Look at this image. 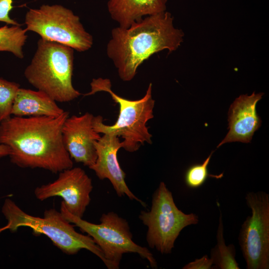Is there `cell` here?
Returning a JSON list of instances; mask_svg holds the SVG:
<instances>
[{"label": "cell", "mask_w": 269, "mask_h": 269, "mask_svg": "<svg viewBox=\"0 0 269 269\" xmlns=\"http://www.w3.org/2000/svg\"><path fill=\"white\" fill-rule=\"evenodd\" d=\"M69 112L58 117H10L0 123V144L10 149V161L21 168H42L54 173L73 167L62 140Z\"/></svg>", "instance_id": "6da1fadb"}, {"label": "cell", "mask_w": 269, "mask_h": 269, "mask_svg": "<svg viewBox=\"0 0 269 269\" xmlns=\"http://www.w3.org/2000/svg\"><path fill=\"white\" fill-rule=\"evenodd\" d=\"M184 32L173 25V17L164 11L144 16L128 28L118 26L111 31L106 52L120 79L132 80L138 68L153 54L164 50H176Z\"/></svg>", "instance_id": "7a4b0ae2"}, {"label": "cell", "mask_w": 269, "mask_h": 269, "mask_svg": "<svg viewBox=\"0 0 269 269\" xmlns=\"http://www.w3.org/2000/svg\"><path fill=\"white\" fill-rule=\"evenodd\" d=\"M90 86L91 91L84 96L92 95L99 92H108L120 108L118 119L113 125L104 124L101 116L94 117L93 126L96 132L103 134L111 133L122 137V148L128 152L137 151L145 142L152 143V135L146 126L147 122L154 117L153 109L155 101L152 97L151 83L144 96L136 100H128L115 93L109 79H93Z\"/></svg>", "instance_id": "3957f363"}, {"label": "cell", "mask_w": 269, "mask_h": 269, "mask_svg": "<svg viewBox=\"0 0 269 269\" xmlns=\"http://www.w3.org/2000/svg\"><path fill=\"white\" fill-rule=\"evenodd\" d=\"M74 49L40 38L24 75L29 84L56 102H70L81 93L72 84Z\"/></svg>", "instance_id": "277c9868"}, {"label": "cell", "mask_w": 269, "mask_h": 269, "mask_svg": "<svg viewBox=\"0 0 269 269\" xmlns=\"http://www.w3.org/2000/svg\"><path fill=\"white\" fill-rule=\"evenodd\" d=\"M1 212L7 224L0 227V233L8 230L15 232L20 227H28L35 236L44 235L53 245L68 255L77 254L81 250L89 251L104 263V255L93 239L77 232L60 211L54 208L46 210L43 217L34 216L23 211L11 199L6 198Z\"/></svg>", "instance_id": "5b68a950"}, {"label": "cell", "mask_w": 269, "mask_h": 269, "mask_svg": "<svg viewBox=\"0 0 269 269\" xmlns=\"http://www.w3.org/2000/svg\"><path fill=\"white\" fill-rule=\"evenodd\" d=\"M60 211L70 223L78 227L90 236L101 250L105 265L109 269H118L125 253H136L148 261L152 268L157 267L152 254L146 247H141L133 240V234L127 221L114 212L103 214L100 224H94L71 214L62 202Z\"/></svg>", "instance_id": "8992f818"}, {"label": "cell", "mask_w": 269, "mask_h": 269, "mask_svg": "<svg viewBox=\"0 0 269 269\" xmlns=\"http://www.w3.org/2000/svg\"><path fill=\"white\" fill-rule=\"evenodd\" d=\"M138 217L147 227L148 246L162 254H170L181 231L199 222L196 214H185L177 208L171 192L163 182L154 192L150 210L141 211Z\"/></svg>", "instance_id": "52a82bcc"}, {"label": "cell", "mask_w": 269, "mask_h": 269, "mask_svg": "<svg viewBox=\"0 0 269 269\" xmlns=\"http://www.w3.org/2000/svg\"><path fill=\"white\" fill-rule=\"evenodd\" d=\"M26 30L34 32L45 40L59 43L79 52L90 49L93 44L91 34L79 17L59 4H43L30 8L25 16Z\"/></svg>", "instance_id": "ba28073f"}, {"label": "cell", "mask_w": 269, "mask_h": 269, "mask_svg": "<svg viewBox=\"0 0 269 269\" xmlns=\"http://www.w3.org/2000/svg\"><path fill=\"white\" fill-rule=\"evenodd\" d=\"M252 214L242 224L238 240L247 269H269V195L249 192L245 197Z\"/></svg>", "instance_id": "9c48e42d"}, {"label": "cell", "mask_w": 269, "mask_h": 269, "mask_svg": "<svg viewBox=\"0 0 269 269\" xmlns=\"http://www.w3.org/2000/svg\"><path fill=\"white\" fill-rule=\"evenodd\" d=\"M93 188L92 179L85 170L72 167L60 172L53 182L37 187L34 194L41 201L52 197H61L71 214L82 218L90 203Z\"/></svg>", "instance_id": "30bf717a"}, {"label": "cell", "mask_w": 269, "mask_h": 269, "mask_svg": "<svg viewBox=\"0 0 269 269\" xmlns=\"http://www.w3.org/2000/svg\"><path fill=\"white\" fill-rule=\"evenodd\" d=\"M94 117L88 112L68 117L62 129L63 142L71 159L89 168L96 160L95 142L101 136L93 128Z\"/></svg>", "instance_id": "8fae6325"}, {"label": "cell", "mask_w": 269, "mask_h": 269, "mask_svg": "<svg viewBox=\"0 0 269 269\" xmlns=\"http://www.w3.org/2000/svg\"><path fill=\"white\" fill-rule=\"evenodd\" d=\"M122 146L118 135L111 133L103 134L95 142L97 157L95 163L89 168L95 172L100 179H108L118 196H127L145 207L146 204L132 193L125 181L126 173L121 168L117 158V152Z\"/></svg>", "instance_id": "7c38bea8"}, {"label": "cell", "mask_w": 269, "mask_h": 269, "mask_svg": "<svg viewBox=\"0 0 269 269\" xmlns=\"http://www.w3.org/2000/svg\"><path fill=\"white\" fill-rule=\"evenodd\" d=\"M263 95L253 92L251 95H241L235 100L228 112L229 131L217 148L231 142H250L254 133L262 124L256 106Z\"/></svg>", "instance_id": "4fadbf2b"}, {"label": "cell", "mask_w": 269, "mask_h": 269, "mask_svg": "<svg viewBox=\"0 0 269 269\" xmlns=\"http://www.w3.org/2000/svg\"><path fill=\"white\" fill-rule=\"evenodd\" d=\"M167 0H109L111 18L122 28H128L144 16L166 11Z\"/></svg>", "instance_id": "5bb4252c"}, {"label": "cell", "mask_w": 269, "mask_h": 269, "mask_svg": "<svg viewBox=\"0 0 269 269\" xmlns=\"http://www.w3.org/2000/svg\"><path fill=\"white\" fill-rule=\"evenodd\" d=\"M46 93L19 88L14 99L11 115L17 117H58L65 111Z\"/></svg>", "instance_id": "9a60e30c"}, {"label": "cell", "mask_w": 269, "mask_h": 269, "mask_svg": "<svg viewBox=\"0 0 269 269\" xmlns=\"http://www.w3.org/2000/svg\"><path fill=\"white\" fill-rule=\"evenodd\" d=\"M217 244L210 251L213 269H240L236 260V249L232 244L227 246L224 237V225L222 213L220 212L219 224L216 234Z\"/></svg>", "instance_id": "2e32d148"}, {"label": "cell", "mask_w": 269, "mask_h": 269, "mask_svg": "<svg viewBox=\"0 0 269 269\" xmlns=\"http://www.w3.org/2000/svg\"><path fill=\"white\" fill-rule=\"evenodd\" d=\"M26 29L20 25H5L0 27V51L12 53L18 58L24 57L23 47L27 38Z\"/></svg>", "instance_id": "e0dca14e"}, {"label": "cell", "mask_w": 269, "mask_h": 269, "mask_svg": "<svg viewBox=\"0 0 269 269\" xmlns=\"http://www.w3.org/2000/svg\"><path fill=\"white\" fill-rule=\"evenodd\" d=\"M213 152L214 151H212L202 163L193 164L187 168L185 173L184 180L188 187L196 189L202 186L208 177L220 178L223 176V174L214 175L209 173L208 165Z\"/></svg>", "instance_id": "ac0fdd59"}, {"label": "cell", "mask_w": 269, "mask_h": 269, "mask_svg": "<svg viewBox=\"0 0 269 269\" xmlns=\"http://www.w3.org/2000/svg\"><path fill=\"white\" fill-rule=\"evenodd\" d=\"M19 84L0 78V123L11 117L13 102Z\"/></svg>", "instance_id": "d6986e66"}, {"label": "cell", "mask_w": 269, "mask_h": 269, "mask_svg": "<svg viewBox=\"0 0 269 269\" xmlns=\"http://www.w3.org/2000/svg\"><path fill=\"white\" fill-rule=\"evenodd\" d=\"M13 0H0V22L7 24L20 25V24L9 16V13L13 8Z\"/></svg>", "instance_id": "ffe728a7"}, {"label": "cell", "mask_w": 269, "mask_h": 269, "mask_svg": "<svg viewBox=\"0 0 269 269\" xmlns=\"http://www.w3.org/2000/svg\"><path fill=\"white\" fill-rule=\"evenodd\" d=\"M183 269H213V261L208 255H205L200 259H196L194 261L185 265Z\"/></svg>", "instance_id": "44dd1931"}, {"label": "cell", "mask_w": 269, "mask_h": 269, "mask_svg": "<svg viewBox=\"0 0 269 269\" xmlns=\"http://www.w3.org/2000/svg\"><path fill=\"white\" fill-rule=\"evenodd\" d=\"M10 153V148L6 145L0 144V159L8 156Z\"/></svg>", "instance_id": "7402d4cb"}]
</instances>
